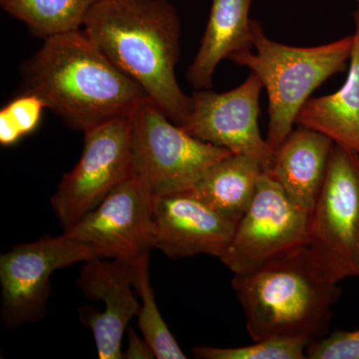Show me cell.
Returning a JSON list of instances; mask_svg holds the SVG:
<instances>
[{
	"mask_svg": "<svg viewBox=\"0 0 359 359\" xmlns=\"http://www.w3.org/2000/svg\"><path fill=\"white\" fill-rule=\"evenodd\" d=\"M21 138L22 136L9 119L8 116L4 111H0V144L7 147L13 145Z\"/></svg>",
	"mask_w": 359,
	"mask_h": 359,
	"instance_id": "cell-24",
	"label": "cell"
},
{
	"mask_svg": "<svg viewBox=\"0 0 359 359\" xmlns=\"http://www.w3.org/2000/svg\"><path fill=\"white\" fill-rule=\"evenodd\" d=\"M154 351L149 346L144 337H139L133 328L128 330V346L123 351V358L126 359H151L155 358Z\"/></svg>",
	"mask_w": 359,
	"mask_h": 359,
	"instance_id": "cell-23",
	"label": "cell"
},
{
	"mask_svg": "<svg viewBox=\"0 0 359 359\" xmlns=\"http://www.w3.org/2000/svg\"><path fill=\"white\" fill-rule=\"evenodd\" d=\"M99 0H0L2 11L41 39L76 32Z\"/></svg>",
	"mask_w": 359,
	"mask_h": 359,
	"instance_id": "cell-18",
	"label": "cell"
},
{
	"mask_svg": "<svg viewBox=\"0 0 359 359\" xmlns=\"http://www.w3.org/2000/svg\"><path fill=\"white\" fill-rule=\"evenodd\" d=\"M358 6H359V0H358Z\"/></svg>",
	"mask_w": 359,
	"mask_h": 359,
	"instance_id": "cell-25",
	"label": "cell"
},
{
	"mask_svg": "<svg viewBox=\"0 0 359 359\" xmlns=\"http://www.w3.org/2000/svg\"><path fill=\"white\" fill-rule=\"evenodd\" d=\"M264 85L255 73L237 88L224 93L195 90L193 108L182 128L200 140L233 154L256 158L264 170L273 162V152L259 128V96Z\"/></svg>",
	"mask_w": 359,
	"mask_h": 359,
	"instance_id": "cell-10",
	"label": "cell"
},
{
	"mask_svg": "<svg viewBox=\"0 0 359 359\" xmlns=\"http://www.w3.org/2000/svg\"><path fill=\"white\" fill-rule=\"evenodd\" d=\"M252 340L295 337L313 342L327 334L339 283L313 263L308 248H299L231 280Z\"/></svg>",
	"mask_w": 359,
	"mask_h": 359,
	"instance_id": "cell-3",
	"label": "cell"
},
{
	"mask_svg": "<svg viewBox=\"0 0 359 359\" xmlns=\"http://www.w3.org/2000/svg\"><path fill=\"white\" fill-rule=\"evenodd\" d=\"M83 134L81 157L62 177L51 198L65 231L134 175L130 116L98 125Z\"/></svg>",
	"mask_w": 359,
	"mask_h": 359,
	"instance_id": "cell-8",
	"label": "cell"
},
{
	"mask_svg": "<svg viewBox=\"0 0 359 359\" xmlns=\"http://www.w3.org/2000/svg\"><path fill=\"white\" fill-rule=\"evenodd\" d=\"M306 248L328 280L359 278V154L337 144L309 217Z\"/></svg>",
	"mask_w": 359,
	"mask_h": 359,
	"instance_id": "cell-6",
	"label": "cell"
},
{
	"mask_svg": "<svg viewBox=\"0 0 359 359\" xmlns=\"http://www.w3.org/2000/svg\"><path fill=\"white\" fill-rule=\"evenodd\" d=\"M153 199L134 174L63 233L105 250L112 259L134 261L153 249Z\"/></svg>",
	"mask_w": 359,
	"mask_h": 359,
	"instance_id": "cell-11",
	"label": "cell"
},
{
	"mask_svg": "<svg viewBox=\"0 0 359 359\" xmlns=\"http://www.w3.org/2000/svg\"><path fill=\"white\" fill-rule=\"evenodd\" d=\"M135 280L133 264L126 259L97 257L80 271L77 285L85 297L105 304L103 311L91 306L78 309L80 320L93 334L100 359L123 358V337L140 309Z\"/></svg>",
	"mask_w": 359,
	"mask_h": 359,
	"instance_id": "cell-12",
	"label": "cell"
},
{
	"mask_svg": "<svg viewBox=\"0 0 359 359\" xmlns=\"http://www.w3.org/2000/svg\"><path fill=\"white\" fill-rule=\"evenodd\" d=\"M309 344L295 337H269L245 346H196L192 353L200 359H304Z\"/></svg>",
	"mask_w": 359,
	"mask_h": 359,
	"instance_id": "cell-20",
	"label": "cell"
},
{
	"mask_svg": "<svg viewBox=\"0 0 359 359\" xmlns=\"http://www.w3.org/2000/svg\"><path fill=\"white\" fill-rule=\"evenodd\" d=\"M353 20L355 30L346 82L334 93L309 98L295 124L325 135L337 145L359 154V6Z\"/></svg>",
	"mask_w": 359,
	"mask_h": 359,
	"instance_id": "cell-16",
	"label": "cell"
},
{
	"mask_svg": "<svg viewBox=\"0 0 359 359\" xmlns=\"http://www.w3.org/2000/svg\"><path fill=\"white\" fill-rule=\"evenodd\" d=\"M252 33L255 51L238 52L229 59L249 68L266 88L269 97L266 141L276 153L292 133L299 111L314 90L346 71L353 51V34L320 46L294 47L266 37L257 20L252 21Z\"/></svg>",
	"mask_w": 359,
	"mask_h": 359,
	"instance_id": "cell-4",
	"label": "cell"
},
{
	"mask_svg": "<svg viewBox=\"0 0 359 359\" xmlns=\"http://www.w3.org/2000/svg\"><path fill=\"white\" fill-rule=\"evenodd\" d=\"M309 359H359V330H337L314 340L306 348Z\"/></svg>",
	"mask_w": 359,
	"mask_h": 359,
	"instance_id": "cell-21",
	"label": "cell"
},
{
	"mask_svg": "<svg viewBox=\"0 0 359 359\" xmlns=\"http://www.w3.org/2000/svg\"><path fill=\"white\" fill-rule=\"evenodd\" d=\"M97 257H110L65 233L13 245L0 256L2 325L13 330L41 320L46 316L54 271Z\"/></svg>",
	"mask_w": 359,
	"mask_h": 359,
	"instance_id": "cell-7",
	"label": "cell"
},
{
	"mask_svg": "<svg viewBox=\"0 0 359 359\" xmlns=\"http://www.w3.org/2000/svg\"><path fill=\"white\" fill-rule=\"evenodd\" d=\"M22 92L39 97L67 126L87 130L128 117L149 98L83 30L54 35L21 66Z\"/></svg>",
	"mask_w": 359,
	"mask_h": 359,
	"instance_id": "cell-1",
	"label": "cell"
},
{
	"mask_svg": "<svg viewBox=\"0 0 359 359\" xmlns=\"http://www.w3.org/2000/svg\"><path fill=\"white\" fill-rule=\"evenodd\" d=\"M83 32L172 122L185 124L193 99L176 78L182 25L169 0H99Z\"/></svg>",
	"mask_w": 359,
	"mask_h": 359,
	"instance_id": "cell-2",
	"label": "cell"
},
{
	"mask_svg": "<svg viewBox=\"0 0 359 359\" xmlns=\"http://www.w3.org/2000/svg\"><path fill=\"white\" fill-rule=\"evenodd\" d=\"M236 224L219 215L190 191L155 196L153 249L172 259L196 255L223 256Z\"/></svg>",
	"mask_w": 359,
	"mask_h": 359,
	"instance_id": "cell-13",
	"label": "cell"
},
{
	"mask_svg": "<svg viewBox=\"0 0 359 359\" xmlns=\"http://www.w3.org/2000/svg\"><path fill=\"white\" fill-rule=\"evenodd\" d=\"M311 214L290 199L264 171L249 209L236 224L230 244L219 257L233 275H244L271 259L304 247Z\"/></svg>",
	"mask_w": 359,
	"mask_h": 359,
	"instance_id": "cell-9",
	"label": "cell"
},
{
	"mask_svg": "<svg viewBox=\"0 0 359 359\" xmlns=\"http://www.w3.org/2000/svg\"><path fill=\"white\" fill-rule=\"evenodd\" d=\"M130 134L134 174L154 197L190 190L231 153L189 134L150 98L130 114Z\"/></svg>",
	"mask_w": 359,
	"mask_h": 359,
	"instance_id": "cell-5",
	"label": "cell"
},
{
	"mask_svg": "<svg viewBox=\"0 0 359 359\" xmlns=\"http://www.w3.org/2000/svg\"><path fill=\"white\" fill-rule=\"evenodd\" d=\"M263 173L264 166L256 158L231 153L215 163L188 191L237 224L252 204Z\"/></svg>",
	"mask_w": 359,
	"mask_h": 359,
	"instance_id": "cell-17",
	"label": "cell"
},
{
	"mask_svg": "<svg viewBox=\"0 0 359 359\" xmlns=\"http://www.w3.org/2000/svg\"><path fill=\"white\" fill-rule=\"evenodd\" d=\"M150 252L142 255L132 261L135 269V290L141 299L138 327L142 337L148 342L158 359H186L178 342L165 323L150 280Z\"/></svg>",
	"mask_w": 359,
	"mask_h": 359,
	"instance_id": "cell-19",
	"label": "cell"
},
{
	"mask_svg": "<svg viewBox=\"0 0 359 359\" xmlns=\"http://www.w3.org/2000/svg\"><path fill=\"white\" fill-rule=\"evenodd\" d=\"M334 143L313 130L297 126L264 170L290 199L311 214L320 192Z\"/></svg>",
	"mask_w": 359,
	"mask_h": 359,
	"instance_id": "cell-14",
	"label": "cell"
},
{
	"mask_svg": "<svg viewBox=\"0 0 359 359\" xmlns=\"http://www.w3.org/2000/svg\"><path fill=\"white\" fill-rule=\"evenodd\" d=\"M45 105L39 97L20 93L2 108L21 136L30 134L39 126Z\"/></svg>",
	"mask_w": 359,
	"mask_h": 359,
	"instance_id": "cell-22",
	"label": "cell"
},
{
	"mask_svg": "<svg viewBox=\"0 0 359 359\" xmlns=\"http://www.w3.org/2000/svg\"><path fill=\"white\" fill-rule=\"evenodd\" d=\"M252 1L212 0L199 50L186 72L187 80L194 89H211L219 62L238 52L252 49Z\"/></svg>",
	"mask_w": 359,
	"mask_h": 359,
	"instance_id": "cell-15",
	"label": "cell"
}]
</instances>
